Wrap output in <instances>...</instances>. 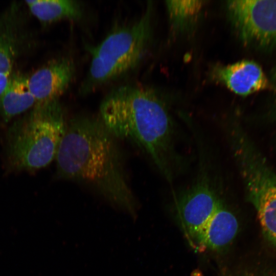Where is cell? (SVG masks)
Wrapping results in <instances>:
<instances>
[{"mask_svg":"<svg viewBox=\"0 0 276 276\" xmlns=\"http://www.w3.org/2000/svg\"><path fill=\"white\" fill-rule=\"evenodd\" d=\"M114 138L100 120L86 116L72 119L55 159L57 174L86 185L110 204L133 215L136 202Z\"/></svg>","mask_w":276,"mask_h":276,"instance_id":"1","label":"cell"},{"mask_svg":"<svg viewBox=\"0 0 276 276\" xmlns=\"http://www.w3.org/2000/svg\"><path fill=\"white\" fill-rule=\"evenodd\" d=\"M100 113L108 131L137 146L168 182L178 175L182 159L174 124L165 103L153 91L134 85L120 86L103 100Z\"/></svg>","mask_w":276,"mask_h":276,"instance_id":"2","label":"cell"},{"mask_svg":"<svg viewBox=\"0 0 276 276\" xmlns=\"http://www.w3.org/2000/svg\"><path fill=\"white\" fill-rule=\"evenodd\" d=\"M67 124L58 99L37 103L9 128L5 145L9 168L35 171L55 159Z\"/></svg>","mask_w":276,"mask_h":276,"instance_id":"3","label":"cell"},{"mask_svg":"<svg viewBox=\"0 0 276 276\" xmlns=\"http://www.w3.org/2000/svg\"><path fill=\"white\" fill-rule=\"evenodd\" d=\"M151 8L136 21L113 30L91 52L81 90L87 93L134 68L144 54L151 34Z\"/></svg>","mask_w":276,"mask_h":276,"instance_id":"4","label":"cell"},{"mask_svg":"<svg viewBox=\"0 0 276 276\" xmlns=\"http://www.w3.org/2000/svg\"><path fill=\"white\" fill-rule=\"evenodd\" d=\"M223 201L211 177L204 171L200 173L176 201L177 216L186 237L194 248Z\"/></svg>","mask_w":276,"mask_h":276,"instance_id":"5","label":"cell"},{"mask_svg":"<svg viewBox=\"0 0 276 276\" xmlns=\"http://www.w3.org/2000/svg\"><path fill=\"white\" fill-rule=\"evenodd\" d=\"M230 18L246 44L276 47V0L229 1Z\"/></svg>","mask_w":276,"mask_h":276,"instance_id":"6","label":"cell"},{"mask_svg":"<svg viewBox=\"0 0 276 276\" xmlns=\"http://www.w3.org/2000/svg\"><path fill=\"white\" fill-rule=\"evenodd\" d=\"M74 72L73 62L68 58H60L28 76L29 87L36 104L58 99L68 87Z\"/></svg>","mask_w":276,"mask_h":276,"instance_id":"7","label":"cell"},{"mask_svg":"<svg viewBox=\"0 0 276 276\" xmlns=\"http://www.w3.org/2000/svg\"><path fill=\"white\" fill-rule=\"evenodd\" d=\"M213 76L230 90L241 96H247L265 89L269 81L261 66L250 60H242L232 64L217 66Z\"/></svg>","mask_w":276,"mask_h":276,"instance_id":"8","label":"cell"},{"mask_svg":"<svg viewBox=\"0 0 276 276\" xmlns=\"http://www.w3.org/2000/svg\"><path fill=\"white\" fill-rule=\"evenodd\" d=\"M238 227L236 216L223 200L202 232L195 249L200 251L223 249L234 239Z\"/></svg>","mask_w":276,"mask_h":276,"instance_id":"9","label":"cell"},{"mask_svg":"<svg viewBox=\"0 0 276 276\" xmlns=\"http://www.w3.org/2000/svg\"><path fill=\"white\" fill-rule=\"evenodd\" d=\"M28 77L13 72L0 96V118L5 123L31 110L36 104L29 87Z\"/></svg>","mask_w":276,"mask_h":276,"instance_id":"10","label":"cell"},{"mask_svg":"<svg viewBox=\"0 0 276 276\" xmlns=\"http://www.w3.org/2000/svg\"><path fill=\"white\" fill-rule=\"evenodd\" d=\"M31 14L43 24L63 19H77L82 10L78 2L72 0H32L25 2Z\"/></svg>","mask_w":276,"mask_h":276,"instance_id":"11","label":"cell"},{"mask_svg":"<svg viewBox=\"0 0 276 276\" xmlns=\"http://www.w3.org/2000/svg\"><path fill=\"white\" fill-rule=\"evenodd\" d=\"M252 204L257 211L263 232L276 244V187L264 190Z\"/></svg>","mask_w":276,"mask_h":276,"instance_id":"12","label":"cell"},{"mask_svg":"<svg viewBox=\"0 0 276 276\" xmlns=\"http://www.w3.org/2000/svg\"><path fill=\"white\" fill-rule=\"evenodd\" d=\"M202 1H168L167 6L172 22L181 27L193 19L203 5Z\"/></svg>","mask_w":276,"mask_h":276,"instance_id":"13","label":"cell"},{"mask_svg":"<svg viewBox=\"0 0 276 276\" xmlns=\"http://www.w3.org/2000/svg\"><path fill=\"white\" fill-rule=\"evenodd\" d=\"M271 81L274 88L275 94V99L272 106L271 116L274 119H276V67L272 70L271 74Z\"/></svg>","mask_w":276,"mask_h":276,"instance_id":"14","label":"cell"}]
</instances>
